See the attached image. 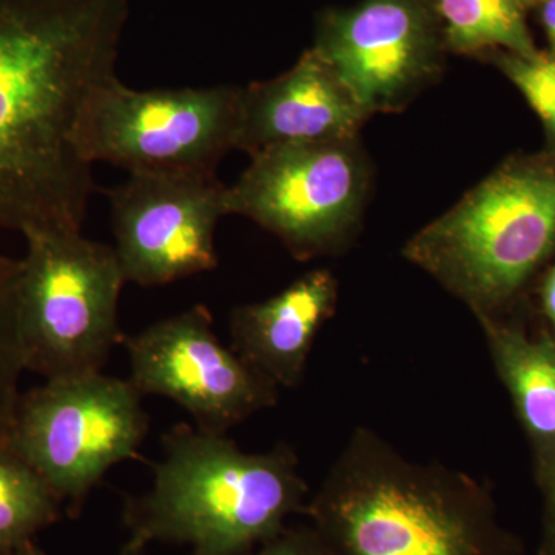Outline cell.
I'll list each match as a JSON object with an SVG mask.
<instances>
[{"label":"cell","mask_w":555,"mask_h":555,"mask_svg":"<svg viewBox=\"0 0 555 555\" xmlns=\"http://www.w3.org/2000/svg\"><path fill=\"white\" fill-rule=\"evenodd\" d=\"M127 0H0V228L82 232L79 127L116 76Z\"/></svg>","instance_id":"cell-1"},{"label":"cell","mask_w":555,"mask_h":555,"mask_svg":"<svg viewBox=\"0 0 555 555\" xmlns=\"http://www.w3.org/2000/svg\"><path fill=\"white\" fill-rule=\"evenodd\" d=\"M153 485L127 496L122 555L152 543L190 547V555H246L305 514L309 488L291 448L247 454L222 434L179 423L163 436Z\"/></svg>","instance_id":"cell-2"},{"label":"cell","mask_w":555,"mask_h":555,"mask_svg":"<svg viewBox=\"0 0 555 555\" xmlns=\"http://www.w3.org/2000/svg\"><path fill=\"white\" fill-rule=\"evenodd\" d=\"M334 555H506L492 507L469 476L353 434L305 511Z\"/></svg>","instance_id":"cell-3"},{"label":"cell","mask_w":555,"mask_h":555,"mask_svg":"<svg viewBox=\"0 0 555 555\" xmlns=\"http://www.w3.org/2000/svg\"><path fill=\"white\" fill-rule=\"evenodd\" d=\"M555 246V152L514 159L404 246L478 315L521 287Z\"/></svg>","instance_id":"cell-4"},{"label":"cell","mask_w":555,"mask_h":555,"mask_svg":"<svg viewBox=\"0 0 555 555\" xmlns=\"http://www.w3.org/2000/svg\"><path fill=\"white\" fill-rule=\"evenodd\" d=\"M20 288L25 371L49 379L98 374L124 345L119 299L127 284L115 247L82 232L31 229Z\"/></svg>","instance_id":"cell-5"},{"label":"cell","mask_w":555,"mask_h":555,"mask_svg":"<svg viewBox=\"0 0 555 555\" xmlns=\"http://www.w3.org/2000/svg\"><path fill=\"white\" fill-rule=\"evenodd\" d=\"M130 379L89 374L21 393L0 440L50 485L69 517L113 466L138 460L150 418Z\"/></svg>","instance_id":"cell-6"},{"label":"cell","mask_w":555,"mask_h":555,"mask_svg":"<svg viewBox=\"0 0 555 555\" xmlns=\"http://www.w3.org/2000/svg\"><path fill=\"white\" fill-rule=\"evenodd\" d=\"M241 96L236 86L139 91L113 76L90 98L80 152L129 175H217L235 150Z\"/></svg>","instance_id":"cell-7"},{"label":"cell","mask_w":555,"mask_h":555,"mask_svg":"<svg viewBox=\"0 0 555 555\" xmlns=\"http://www.w3.org/2000/svg\"><path fill=\"white\" fill-rule=\"evenodd\" d=\"M250 158L225 188V217L251 219L298 259L334 251L356 230L371 188L358 137L276 145Z\"/></svg>","instance_id":"cell-8"},{"label":"cell","mask_w":555,"mask_h":555,"mask_svg":"<svg viewBox=\"0 0 555 555\" xmlns=\"http://www.w3.org/2000/svg\"><path fill=\"white\" fill-rule=\"evenodd\" d=\"M124 346L138 392L169 398L206 433L225 436L248 416L275 406L280 396V387L219 341L204 305L150 324Z\"/></svg>","instance_id":"cell-9"},{"label":"cell","mask_w":555,"mask_h":555,"mask_svg":"<svg viewBox=\"0 0 555 555\" xmlns=\"http://www.w3.org/2000/svg\"><path fill=\"white\" fill-rule=\"evenodd\" d=\"M225 188L217 175L133 173L107 190L127 283L166 286L217 269Z\"/></svg>","instance_id":"cell-10"},{"label":"cell","mask_w":555,"mask_h":555,"mask_svg":"<svg viewBox=\"0 0 555 555\" xmlns=\"http://www.w3.org/2000/svg\"><path fill=\"white\" fill-rule=\"evenodd\" d=\"M313 50L371 115L406 107L443 68V30L430 0H363L331 10Z\"/></svg>","instance_id":"cell-11"},{"label":"cell","mask_w":555,"mask_h":555,"mask_svg":"<svg viewBox=\"0 0 555 555\" xmlns=\"http://www.w3.org/2000/svg\"><path fill=\"white\" fill-rule=\"evenodd\" d=\"M371 113L310 49L276 78L243 87L235 149L254 156L299 142L358 137Z\"/></svg>","instance_id":"cell-12"},{"label":"cell","mask_w":555,"mask_h":555,"mask_svg":"<svg viewBox=\"0 0 555 555\" xmlns=\"http://www.w3.org/2000/svg\"><path fill=\"white\" fill-rule=\"evenodd\" d=\"M338 283L327 269L295 280L275 297L230 313L232 349L276 387L294 389L305 377L318 332L334 315Z\"/></svg>","instance_id":"cell-13"},{"label":"cell","mask_w":555,"mask_h":555,"mask_svg":"<svg viewBox=\"0 0 555 555\" xmlns=\"http://www.w3.org/2000/svg\"><path fill=\"white\" fill-rule=\"evenodd\" d=\"M478 320L529 433L555 443V346L529 341L516 331L496 326L489 317Z\"/></svg>","instance_id":"cell-14"},{"label":"cell","mask_w":555,"mask_h":555,"mask_svg":"<svg viewBox=\"0 0 555 555\" xmlns=\"http://www.w3.org/2000/svg\"><path fill=\"white\" fill-rule=\"evenodd\" d=\"M443 30L444 46L452 53H535L529 33L528 11L535 0H430Z\"/></svg>","instance_id":"cell-15"},{"label":"cell","mask_w":555,"mask_h":555,"mask_svg":"<svg viewBox=\"0 0 555 555\" xmlns=\"http://www.w3.org/2000/svg\"><path fill=\"white\" fill-rule=\"evenodd\" d=\"M62 506L38 470L0 440V554L33 542L60 520Z\"/></svg>","instance_id":"cell-16"},{"label":"cell","mask_w":555,"mask_h":555,"mask_svg":"<svg viewBox=\"0 0 555 555\" xmlns=\"http://www.w3.org/2000/svg\"><path fill=\"white\" fill-rule=\"evenodd\" d=\"M21 259L0 254V429L11 422L25 372L21 338Z\"/></svg>","instance_id":"cell-17"},{"label":"cell","mask_w":555,"mask_h":555,"mask_svg":"<svg viewBox=\"0 0 555 555\" xmlns=\"http://www.w3.org/2000/svg\"><path fill=\"white\" fill-rule=\"evenodd\" d=\"M491 56L545 124L555 147V54L537 50L535 53L521 56L507 51H494Z\"/></svg>","instance_id":"cell-18"},{"label":"cell","mask_w":555,"mask_h":555,"mask_svg":"<svg viewBox=\"0 0 555 555\" xmlns=\"http://www.w3.org/2000/svg\"><path fill=\"white\" fill-rule=\"evenodd\" d=\"M246 555H334L312 526L284 528Z\"/></svg>","instance_id":"cell-19"},{"label":"cell","mask_w":555,"mask_h":555,"mask_svg":"<svg viewBox=\"0 0 555 555\" xmlns=\"http://www.w3.org/2000/svg\"><path fill=\"white\" fill-rule=\"evenodd\" d=\"M534 9L539 11L540 22L545 28L551 53L555 54V0H535Z\"/></svg>","instance_id":"cell-20"},{"label":"cell","mask_w":555,"mask_h":555,"mask_svg":"<svg viewBox=\"0 0 555 555\" xmlns=\"http://www.w3.org/2000/svg\"><path fill=\"white\" fill-rule=\"evenodd\" d=\"M543 309H545L546 317L550 318L555 332V266L551 269L550 275L543 286Z\"/></svg>","instance_id":"cell-21"},{"label":"cell","mask_w":555,"mask_h":555,"mask_svg":"<svg viewBox=\"0 0 555 555\" xmlns=\"http://www.w3.org/2000/svg\"><path fill=\"white\" fill-rule=\"evenodd\" d=\"M0 555H47L42 550L36 546L35 542L25 543V545L14 547V550L7 551Z\"/></svg>","instance_id":"cell-22"},{"label":"cell","mask_w":555,"mask_h":555,"mask_svg":"<svg viewBox=\"0 0 555 555\" xmlns=\"http://www.w3.org/2000/svg\"><path fill=\"white\" fill-rule=\"evenodd\" d=\"M551 506H553V524H554V531H555V474H554L553 491H551Z\"/></svg>","instance_id":"cell-23"}]
</instances>
